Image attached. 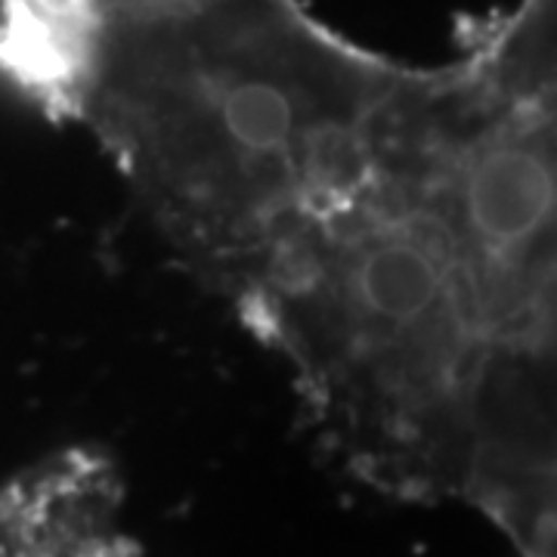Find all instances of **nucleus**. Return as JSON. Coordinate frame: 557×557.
I'll list each match as a JSON object with an SVG mask.
<instances>
[{"label": "nucleus", "instance_id": "20e7f679", "mask_svg": "<svg viewBox=\"0 0 557 557\" xmlns=\"http://www.w3.org/2000/svg\"><path fill=\"white\" fill-rule=\"evenodd\" d=\"M57 557H139L121 527V511L94 520Z\"/></svg>", "mask_w": 557, "mask_h": 557}, {"label": "nucleus", "instance_id": "f257e3e1", "mask_svg": "<svg viewBox=\"0 0 557 557\" xmlns=\"http://www.w3.org/2000/svg\"><path fill=\"white\" fill-rule=\"evenodd\" d=\"M406 109L375 174L230 300L344 471L533 542L557 520V292L465 226Z\"/></svg>", "mask_w": 557, "mask_h": 557}, {"label": "nucleus", "instance_id": "f03ea898", "mask_svg": "<svg viewBox=\"0 0 557 557\" xmlns=\"http://www.w3.org/2000/svg\"><path fill=\"white\" fill-rule=\"evenodd\" d=\"M416 69L304 0H124L7 78L94 139L171 251L230 298L375 174Z\"/></svg>", "mask_w": 557, "mask_h": 557}, {"label": "nucleus", "instance_id": "7ed1b4c3", "mask_svg": "<svg viewBox=\"0 0 557 557\" xmlns=\"http://www.w3.org/2000/svg\"><path fill=\"white\" fill-rule=\"evenodd\" d=\"M124 0H0V72L13 69L69 25Z\"/></svg>", "mask_w": 557, "mask_h": 557}]
</instances>
